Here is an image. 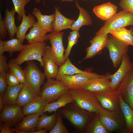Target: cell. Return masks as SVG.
<instances>
[{
    "mask_svg": "<svg viewBox=\"0 0 133 133\" xmlns=\"http://www.w3.org/2000/svg\"><path fill=\"white\" fill-rule=\"evenodd\" d=\"M7 58L3 54H0V73L6 72L9 69Z\"/></svg>",
    "mask_w": 133,
    "mask_h": 133,
    "instance_id": "43",
    "label": "cell"
},
{
    "mask_svg": "<svg viewBox=\"0 0 133 133\" xmlns=\"http://www.w3.org/2000/svg\"><path fill=\"white\" fill-rule=\"evenodd\" d=\"M133 67V62L131 61L127 54L123 58L120 66L114 74H111L110 87L111 91H115L126 74Z\"/></svg>",
    "mask_w": 133,
    "mask_h": 133,
    "instance_id": "14",
    "label": "cell"
},
{
    "mask_svg": "<svg viewBox=\"0 0 133 133\" xmlns=\"http://www.w3.org/2000/svg\"><path fill=\"white\" fill-rule=\"evenodd\" d=\"M64 33L62 32L53 31L47 34V40H49L51 47L47 46L43 57L53 60L59 66L64 62L65 49L63 43Z\"/></svg>",
    "mask_w": 133,
    "mask_h": 133,
    "instance_id": "2",
    "label": "cell"
},
{
    "mask_svg": "<svg viewBox=\"0 0 133 133\" xmlns=\"http://www.w3.org/2000/svg\"><path fill=\"white\" fill-rule=\"evenodd\" d=\"M121 109L118 111H111L102 107L98 115L105 129L109 132L118 130L125 124L123 114Z\"/></svg>",
    "mask_w": 133,
    "mask_h": 133,
    "instance_id": "6",
    "label": "cell"
},
{
    "mask_svg": "<svg viewBox=\"0 0 133 133\" xmlns=\"http://www.w3.org/2000/svg\"><path fill=\"white\" fill-rule=\"evenodd\" d=\"M57 117L56 124L49 133H68L69 131L64 125L62 119V116L60 112L57 113Z\"/></svg>",
    "mask_w": 133,
    "mask_h": 133,
    "instance_id": "39",
    "label": "cell"
},
{
    "mask_svg": "<svg viewBox=\"0 0 133 133\" xmlns=\"http://www.w3.org/2000/svg\"><path fill=\"white\" fill-rule=\"evenodd\" d=\"M8 63L10 72L15 75L19 81L20 83L24 84L25 81V76L24 70H23L19 65L14 62L12 59Z\"/></svg>",
    "mask_w": 133,
    "mask_h": 133,
    "instance_id": "36",
    "label": "cell"
},
{
    "mask_svg": "<svg viewBox=\"0 0 133 133\" xmlns=\"http://www.w3.org/2000/svg\"><path fill=\"white\" fill-rule=\"evenodd\" d=\"M4 41L2 40V39H0V54H3L4 52Z\"/></svg>",
    "mask_w": 133,
    "mask_h": 133,
    "instance_id": "46",
    "label": "cell"
},
{
    "mask_svg": "<svg viewBox=\"0 0 133 133\" xmlns=\"http://www.w3.org/2000/svg\"><path fill=\"white\" fill-rule=\"evenodd\" d=\"M76 74H83L91 77H100L103 75L83 71L78 68L72 64L68 57L59 66L57 77L64 75H72Z\"/></svg>",
    "mask_w": 133,
    "mask_h": 133,
    "instance_id": "19",
    "label": "cell"
},
{
    "mask_svg": "<svg viewBox=\"0 0 133 133\" xmlns=\"http://www.w3.org/2000/svg\"><path fill=\"white\" fill-rule=\"evenodd\" d=\"M36 96L27 86L24 85L18 94L16 104L21 107H23L30 102Z\"/></svg>",
    "mask_w": 133,
    "mask_h": 133,
    "instance_id": "33",
    "label": "cell"
},
{
    "mask_svg": "<svg viewBox=\"0 0 133 133\" xmlns=\"http://www.w3.org/2000/svg\"><path fill=\"white\" fill-rule=\"evenodd\" d=\"M47 33L36 21L29 33L26 35L25 39L30 44L44 42L47 40L46 35Z\"/></svg>",
    "mask_w": 133,
    "mask_h": 133,
    "instance_id": "22",
    "label": "cell"
},
{
    "mask_svg": "<svg viewBox=\"0 0 133 133\" xmlns=\"http://www.w3.org/2000/svg\"><path fill=\"white\" fill-rule=\"evenodd\" d=\"M39 116L30 115L24 117L22 120L11 129L18 133H35L37 126Z\"/></svg>",
    "mask_w": 133,
    "mask_h": 133,
    "instance_id": "17",
    "label": "cell"
},
{
    "mask_svg": "<svg viewBox=\"0 0 133 133\" xmlns=\"http://www.w3.org/2000/svg\"><path fill=\"white\" fill-rule=\"evenodd\" d=\"M86 132L89 133H109L101 123L98 114L88 125Z\"/></svg>",
    "mask_w": 133,
    "mask_h": 133,
    "instance_id": "35",
    "label": "cell"
},
{
    "mask_svg": "<svg viewBox=\"0 0 133 133\" xmlns=\"http://www.w3.org/2000/svg\"><path fill=\"white\" fill-rule=\"evenodd\" d=\"M48 102L40 96H37L22 109L24 115L36 114L39 116L42 115L44 110Z\"/></svg>",
    "mask_w": 133,
    "mask_h": 133,
    "instance_id": "18",
    "label": "cell"
},
{
    "mask_svg": "<svg viewBox=\"0 0 133 133\" xmlns=\"http://www.w3.org/2000/svg\"><path fill=\"white\" fill-rule=\"evenodd\" d=\"M117 7L110 2H108L98 6L93 9V12L97 17L106 21L116 13Z\"/></svg>",
    "mask_w": 133,
    "mask_h": 133,
    "instance_id": "20",
    "label": "cell"
},
{
    "mask_svg": "<svg viewBox=\"0 0 133 133\" xmlns=\"http://www.w3.org/2000/svg\"><path fill=\"white\" fill-rule=\"evenodd\" d=\"M41 0H36L35 1V3H39L41 1ZM43 1L44 4H45V1H44V0H43Z\"/></svg>",
    "mask_w": 133,
    "mask_h": 133,
    "instance_id": "48",
    "label": "cell"
},
{
    "mask_svg": "<svg viewBox=\"0 0 133 133\" xmlns=\"http://www.w3.org/2000/svg\"><path fill=\"white\" fill-rule=\"evenodd\" d=\"M92 77L83 74H76L72 75H64L56 78L66 85L68 89H83L89 83Z\"/></svg>",
    "mask_w": 133,
    "mask_h": 133,
    "instance_id": "12",
    "label": "cell"
},
{
    "mask_svg": "<svg viewBox=\"0 0 133 133\" xmlns=\"http://www.w3.org/2000/svg\"><path fill=\"white\" fill-rule=\"evenodd\" d=\"M6 78L8 86H16L20 83L19 81L17 78L13 74L10 72L7 74Z\"/></svg>",
    "mask_w": 133,
    "mask_h": 133,
    "instance_id": "42",
    "label": "cell"
},
{
    "mask_svg": "<svg viewBox=\"0 0 133 133\" xmlns=\"http://www.w3.org/2000/svg\"><path fill=\"white\" fill-rule=\"evenodd\" d=\"M84 0L85 1H87V0Z\"/></svg>",
    "mask_w": 133,
    "mask_h": 133,
    "instance_id": "51",
    "label": "cell"
},
{
    "mask_svg": "<svg viewBox=\"0 0 133 133\" xmlns=\"http://www.w3.org/2000/svg\"><path fill=\"white\" fill-rule=\"evenodd\" d=\"M107 73L100 77H92L88 84L83 89L93 93L111 91L110 76Z\"/></svg>",
    "mask_w": 133,
    "mask_h": 133,
    "instance_id": "16",
    "label": "cell"
},
{
    "mask_svg": "<svg viewBox=\"0 0 133 133\" xmlns=\"http://www.w3.org/2000/svg\"><path fill=\"white\" fill-rule=\"evenodd\" d=\"M16 13L14 7L10 11L8 9L5 11L3 20L10 39L14 38L17 30V27L15 23V16Z\"/></svg>",
    "mask_w": 133,
    "mask_h": 133,
    "instance_id": "29",
    "label": "cell"
},
{
    "mask_svg": "<svg viewBox=\"0 0 133 133\" xmlns=\"http://www.w3.org/2000/svg\"><path fill=\"white\" fill-rule=\"evenodd\" d=\"M108 34L103 33L96 34L90 41V46L86 49V54L82 61L90 59L101 53L103 49L106 47Z\"/></svg>",
    "mask_w": 133,
    "mask_h": 133,
    "instance_id": "15",
    "label": "cell"
},
{
    "mask_svg": "<svg viewBox=\"0 0 133 133\" xmlns=\"http://www.w3.org/2000/svg\"><path fill=\"white\" fill-rule=\"evenodd\" d=\"M80 36V35L78 31L73 30L70 33L67 39V46L64 54V61L68 57L73 47L77 43Z\"/></svg>",
    "mask_w": 133,
    "mask_h": 133,
    "instance_id": "37",
    "label": "cell"
},
{
    "mask_svg": "<svg viewBox=\"0 0 133 133\" xmlns=\"http://www.w3.org/2000/svg\"><path fill=\"white\" fill-rule=\"evenodd\" d=\"M57 117L56 112L49 116L45 114L42 115L39 118L36 131L45 129L50 131L56 124Z\"/></svg>",
    "mask_w": 133,
    "mask_h": 133,
    "instance_id": "30",
    "label": "cell"
},
{
    "mask_svg": "<svg viewBox=\"0 0 133 133\" xmlns=\"http://www.w3.org/2000/svg\"><path fill=\"white\" fill-rule=\"evenodd\" d=\"M21 107L17 104L4 106L0 112V122H5L10 127L15 126L24 117Z\"/></svg>",
    "mask_w": 133,
    "mask_h": 133,
    "instance_id": "10",
    "label": "cell"
},
{
    "mask_svg": "<svg viewBox=\"0 0 133 133\" xmlns=\"http://www.w3.org/2000/svg\"><path fill=\"white\" fill-rule=\"evenodd\" d=\"M120 109L124 116L128 133H133V110L123 100L121 96L118 95Z\"/></svg>",
    "mask_w": 133,
    "mask_h": 133,
    "instance_id": "25",
    "label": "cell"
},
{
    "mask_svg": "<svg viewBox=\"0 0 133 133\" xmlns=\"http://www.w3.org/2000/svg\"><path fill=\"white\" fill-rule=\"evenodd\" d=\"M4 106L3 102L2 96L0 95V112H1L3 109Z\"/></svg>",
    "mask_w": 133,
    "mask_h": 133,
    "instance_id": "47",
    "label": "cell"
},
{
    "mask_svg": "<svg viewBox=\"0 0 133 133\" xmlns=\"http://www.w3.org/2000/svg\"><path fill=\"white\" fill-rule=\"evenodd\" d=\"M128 26H133V14L124 10L116 13L110 18L105 21L104 25L96 34L107 33Z\"/></svg>",
    "mask_w": 133,
    "mask_h": 133,
    "instance_id": "7",
    "label": "cell"
},
{
    "mask_svg": "<svg viewBox=\"0 0 133 133\" xmlns=\"http://www.w3.org/2000/svg\"><path fill=\"white\" fill-rule=\"evenodd\" d=\"M73 102H75L71 95L68 92L62 95L56 100L48 103L46 106L43 112H56L59 109Z\"/></svg>",
    "mask_w": 133,
    "mask_h": 133,
    "instance_id": "27",
    "label": "cell"
},
{
    "mask_svg": "<svg viewBox=\"0 0 133 133\" xmlns=\"http://www.w3.org/2000/svg\"><path fill=\"white\" fill-rule=\"evenodd\" d=\"M47 80L40 96L49 103L56 100L62 95L68 92L67 87L59 81L54 78Z\"/></svg>",
    "mask_w": 133,
    "mask_h": 133,
    "instance_id": "8",
    "label": "cell"
},
{
    "mask_svg": "<svg viewBox=\"0 0 133 133\" xmlns=\"http://www.w3.org/2000/svg\"><path fill=\"white\" fill-rule=\"evenodd\" d=\"M44 73L47 79L56 78L58 75L59 67L52 59L43 57Z\"/></svg>",
    "mask_w": 133,
    "mask_h": 133,
    "instance_id": "32",
    "label": "cell"
},
{
    "mask_svg": "<svg viewBox=\"0 0 133 133\" xmlns=\"http://www.w3.org/2000/svg\"><path fill=\"white\" fill-rule=\"evenodd\" d=\"M32 13L37 18L38 23L44 30L47 33L54 31L52 24L55 18L54 13L50 15H43L40 10L36 7L33 8Z\"/></svg>",
    "mask_w": 133,
    "mask_h": 133,
    "instance_id": "23",
    "label": "cell"
},
{
    "mask_svg": "<svg viewBox=\"0 0 133 133\" xmlns=\"http://www.w3.org/2000/svg\"><path fill=\"white\" fill-rule=\"evenodd\" d=\"M130 30L131 31V33L133 36V32L132 29H131Z\"/></svg>",
    "mask_w": 133,
    "mask_h": 133,
    "instance_id": "50",
    "label": "cell"
},
{
    "mask_svg": "<svg viewBox=\"0 0 133 133\" xmlns=\"http://www.w3.org/2000/svg\"><path fill=\"white\" fill-rule=\"evenodd\" d=\"M20 40L16 37L5 41L4 44V52H8L10 56L15 52H21L24 47Z\"/></svg>",
    "mask_w": 133,
    "mask_h": 133,
    "instance_id": "34",
    "label": "cell"
},
{
    "mask_svg": "<svg viewBox=\"0 0 133 133\" xmlns=\"http://www.w3.org/2000/svg\"><path fill=\"white\" fill-rule=\"evenodd\" d=\"M54 8L55 17L52 24L54 31L59 32L65 29H71L75 20L64 16L57 6H55Z\"/></svg>",
    "mask_w": 133,
    "mask_h": 133,
    "instance_id": "21",
    "label": "cell"
},
{
    "mask_svg": "<svg viewBox=\"0 0 133 133\" xmlns=\"http://www.w3.org/2000/svg\"><path fill=\"white\" fill-rule=\"evenodd\" d=\"M116 90L133 110V67L126 74Z\"/></svg>",
    "mask_w": 133,
    "mask_h": 133,
    "instance_id": "11",
    "label": "cell"
},
{
    "mask_svg": "<svg viewBox=\"0 0 133 133\" xmlns=\"http://www.w3.org/2000/svg\"><path fill=\"white\" fill-rule=\"evenodd\" d=\"M7 30L4 23L1 13H0V38H5L7 33Z\"/></svg>",
    "mask_w": 133,
    "mask_h": 133,
    "instance_id": "44",
    "label": "cell"
},
{
    "mask_svg": "<svg viewBox=\"0 0 133 133\" xmlns=\"http://www.w3.org/2000/svg\"><path fill=\"white\" fill-rule=\"evenodd\" d=\"M24 85V84L20 83L16 86H8L5 92L2 96L4 106L17 104V100L18 94Z\"/></svg>",
    "mask_w": 133,
    "mask_h": 133,
    "instance_id": "28",
    "label": "cell"
},
{
    "mask_svg": "<svg viewBox=\"0 0 133 133\" xmlns=\"http://www.w3.org/2000/svg\"><path fill=\"white\" fill-rule=\"evenodd\" d=\"M34 16L29 14L26 16L25 13L22 15L21 21L20 25L17 27L16 37L19 39L22 43L25 39L26 33L28 29L31 28L35 21Z\"/></svg>",
    "mask_w": 133,
    "mask_h": 133,
    "instance_id": "24",
    "label": "cell"
},
{
    "mask_svg": "<svg viewBox=\"0 0 133 133\" xmlns=\"http://www.w3.org/2000/svg\"><path fill=\"white\" fill-rule=\"evenodd\" d=\"M68 92L79 107L90 113L98 114L101 106L94 93L83 89H69Z\"/></svg>",
    "mask_w": 133,
    "mask_h": 133,
    "instance_id": "1",
    "label": "cell"
},
{
    "mask_svg": "<svg viewBox=\"0 0 133 133\" xmlns=\"http://www.w3.org/2000/svg\"><path fill=\"white\" fill-rule=\"evenodd\" d=\"M105 48L108 50L114 67H117L123 57L128 54V46L111 35L109 37Z\"/></svg>",
    "mask_w": 133,
    "mask_h": 133,
    "instance_id": "9",
    "label": "cell"
},
{
    "mask_svg": "<svg viewBox=\"0 0 133 133\" xmlns=\"http://www.w3.org/2000/svg\"><path fill=\"white\" fill-rule=\"evenodd\" d=\"M7 74L6 72L0 73V95L2 96L4 94L8 87Z\"/></svg>",
    "mask_w": 133,
    "mask_h": 133,
    "instance_id": "40",
    "label": "cell"
},
{
    "mask_svg": "<svg viewBox=\"0 0 133 133\" xmlns=\"http://www.w3.org/2000/svg\"><path fill=\"white\" fill-rule=\"evenodd\" d=\"M76 6L79 11V16L72 25V31H79L81 27L85 25H91L92 24V18L87 11L81 7L79 3L76 1Z\"/></svg>",
    "mask_w": 133,
    "mask_h": 133,
    "instance_id": "26",
    "label": "cell"
},
{
    "mask_svg": "<svg viewBox=\"0 0 133 133\" xmlns=\"http://www.w3.org/2000/svg\"><path fill=\"white\" fill-rule=\"evenodd\" d=\"M119 5L123 10L133 14V0H121Z\"/></svg>",
    "mask_w": 133,
    "mask_h": 133,
    "instance_id": "41",
    "label": "cell"
},
{
    "mask_svg": "<svg viewBox=\"0 0 133 133\" xmlns=\"http://www.w3.org/2000/svg\"><path fill=\"white\" fill-rule=\"evenodd\" d=\"M24 70L25 76L24 85L36 96H40V87L46 77L44 73L32 60L27 61L26 66Z\"/></svg>",
    "mask_w": 133,
    "mask_h": 133,
    "instance_id": "4",
    "label": "cell"
},
{
    "mask_svg": "<svg viewBox=\"0 0 133 133\" xmlns=\"http://www.w3.org/2000/svg\"><path fill=\"white\" fill-rule=\"evenodd\" d=\"M10 127L7 124L4 122L0 129V133H14L15 132L10 128Z\"/></svg>",
    "mask_w": 133,
    "mask_h": 133,
    "instance_id": "45",
    "label": "cell"
},
{
    "mask_svg": "<svg viewBox=\"0 0 133 133\" xmlns=\"http://www.w3.org/2000/svg\"><path fill=\"white\" fill-rule=\"evenodd\" d=\"M109 33L128 46H133V36L130 30L122 28L110 31Z\"/></svg>",
    "mask_w": 133,
    "mask_h": 133,
    "instance_id": "31",
    "label": "cell"
},
{
    "mask_svg": "<svg viewBox=\"0 0 133 133\" xmlns=\"http://www.w3.org/2000/svg\"><path fill=\"white\" fill-rule=\"evenodd\" d=\"M63 1H72L74 0H61Z\"/></svg>",
    "mask_w": 133,
    "mask_h": 133,
    "instance_id": "49",
    "label": "cell"
},
{
    "mask_svg": "<svg viewBox=\"0 0 133 133\" xmlns=\"http://www.w3.org/2000/svg\"><path fill=\"white\" fill-rule=\"evenodd\" d=\"M45 41L24 45L22 51L15 59H11L17 64L20 65L25 62L36 60L40 63L44 67L42 59L44 55L46 47Z\"/></svg>",
    "mask_w": 133,
    "mask_h": 133,
    "instance_id": "3",
    "label": "cell"
},
{
    "mask_svg": "<svg viewBox=\"0 0 133 133\" xmlns=\"http://www.w3.org/2000/svg\"><path fill=\"white\" fill-rule=\"evenodd\" d=\"M88 111L83 109L75 103L69 106L67 105L61 110L60 112L76 128L82 130L87 124L90 116Z\"/></svg>",
    "mask_w": 133,
    "mask_h": 133,
    "instance_id": "5",
    "label": "cell"
},
{
    "mask_svg": "<svg viewBox=\"0 0 133 133\" xmlns=\"http://www.w3.org/2000/svg\"><path fill=\"white\" fill-rule=\"evenodd\" d=\"M16 12L18 14L17 19L19 21L22 19L23 14L25 13V7L26 5L31 0H12Z\"/></svg>",
    "mask_w": 133,
    "mask_h": 133,
    "instance_id": "38",
    "label": "cell"
},
{
    "mask_svg": "<svg viewBox=\"0 0 133 133\" xmlns=\"http://www.w3.org/2000/svg\"><path fill=\"white\" fill-rule=\"evenodd\" d=\"M94 93L103 108L111 111L120 109L116 90Z\"/></svg>",
    "mask_w": 133,
    "mask_h": 133,
    "instance_id": "13",
    "label": "cell"
}]
</instances>
